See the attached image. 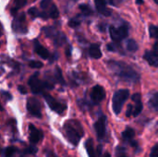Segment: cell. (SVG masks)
<instances>
[{
	"instance_id": "1",
	"label": "cell",
	"mask_w": 158,
	"mask_h": 157,
	"mask_svg": "<svg viewBox=\"0 0 158 157\" xmlns=\"http://www.w3.org/2000/svg\"><path fill=\"white\" fill-rule=\"evenodd\" d=\"M108 68L113 72V74L118 77L119 80L129 82V83H137L140 81L139 73L133 69L130 65L116 60H109L107 62Z\"/></svg>"
},
{
	"instance_id": "2",
	"label": "cell",
	"mask_w": 158,
	"mask_h": 157,
	"mask_svg": "<svg viewBox=\"0 0 158 157\" xmlns=\"http://www.w3.org/2000/svg\"><path fill=\"white\" fill-rule=\"evenodd\" d=\"M63 130H64V132L68 141L72 145H75V146L78 145L81 137L84 134L81 123L74 119H70L67 121L63 126Z\"/></svg>"
},
{
	"instance_id": "3",
	"label": "cell",
	"mask_w": 158,
	"mask_h": 157,
	"mask_svg": "<svg viewBox=\"0 0 158 157\" xmlns=\"http://www.w3.org/2000/svg\"><path fill=\"white\" fill-rule=\"evenodd\" d=\"M130 97V92L126 89H121L117 91L112 99V105H113V111L116 115H118L123 107L124 103L128 100Z\"/></svg>"
},
{
	"instance_id": "4",
	"label": "cell",
	"mask_w": 158,
	"mask_h": 157,
	"mask_svg": "<svg viewBox=\"0 0 158 157\" xmlns=\"http://www.w3.org/2000/svg\"><path fill=\"white\" fill-rule=\"evenodd\" d=\"M39 73H34L30 79H29V86L31 90V92L34 93V94H39V93H42L44 92V89H47L46 88V84H45V81H41L39 79Z\"/></svg>"
},
{
	"instance_id": "5",
	"label": "cell",
	"mask_w": 158,
	"mask_h": 157,
	"mask_svg": "<svg viewBox=\"0 0 158 157\" xmlns=\"http://www.w3.org/2000/svg\"><path fill=\"white\" fill-rule=\"evenodd\" d=\"M12 30L16 33L25 34L28 31V27L26 23V17L22 13L19 16H16L12 21Z\"/></svg>"
},
{
	"instance_id": "6",
	"label": "cell",
	"mask_w": 158,
	"mask_h": 157,
	"mask_svg": "<svg viewBox=\"0 0 158 157\" xmlns=\"http://www.w3.org/2000/svg\"><path fill=\"white\" fill-rule=\"evenodd\" d=\"M44 98L45 100V102L47 103L48 106L56 113L57 114H63L66 109H67V105L64 103H61L59 101H57L56 99H55L52 95L48 94V93H44Z\"/></svg>"
},
{
	"instance_id": "7",
	"label": "cell",
	"mask_w": 158,
	"mask_h": 157,
	"mask_svg": "<svg viewBox=\"0 0 158 157\" xmlns=\"http://www.w3.org/2000/svg\"><path fill=\"white\" fill-rule=\"evenodd\" d=\"M109 33L112 38V40L115 43H119L121 40L126 38L128 36V26L122 25L118 28H115L114 26H110L109 28Z\"/></svg>"
},
{
	"instance_id": "8",
	"label": "cell",
	"mask_w": 158,
	"mask_h": 157,
	"mask_svg": "<svg viewBox=\"0 0 158 157\" xmlns=\"http://www.w3.org/2000/svg\"><path fill=\"white\" fill-rule=\"evenodd\" d=\"M27 110L28 112L38 118H42V109H41V104L40 102L34 98V97H31L27 100Z\"/></svg>"
},
{
	"instance_id": "9",
	"label": "cell",
	"mask_w": 158,
	"mask_h": 157,
	"mask_svg": "<svg viewBox=\"0 0 158 157\" xmlns=\"http://www.w3.org/2000/svg\"><path fill=\"white\" fill-rule=\"evenodd\" d=\"M94 130L98 140H104L106 134V116H101L97 121L94 123Z\"/></svg>"
},
{
	"instance_id": "10",
	"label": "cell",
	"mask_w": 158,
	"mask_h": 157,
	"mask_svg": "<svg viewBox=\"0 0 158 157\" xmlns=\"http://www.w3.org/2000/svg\"><path fill=\"white\" fill-rule=\"evenodd\" d=\"M29 141L31 144L38 143L44 137V133L32 124L29 125Z\"/></svg>"
},
{
	"instance_id": "11",
	"label": "cell",
	"mask_w": 158,
	"mask_h": 157,
	"mask_svg": "<svg viewBox=\"0 0 158 157\" xmlns=\"http://www.w3.org/2000/svg\"><path fill=\"white\" fill-rule=\"evenodd\" d=\"M106 97L105 89L100 85H95L91 92V99L94 104H99Z\"/></svg>"
},
{
	"instance_id": "12",
	"label": "cell",
	"mask_w": 158,
	"mask_h": 157,
	"mask_svg": "<svg viewBox=\"0 0 158 157\" xmlns=\"http://www.w3.org/2000/svg\"><path fill=\"white\" fill-rule=\"evenodd\" d=\"M94 4H95V7H96V10L106 16V17H109L112 13L111 9H109L106 6V0H94Z\"/></svg>"
},
{
	"instance_id": "13",
	"label": "cell",
	"mask_w": 158,
	"mask_h": 157,
	"mask_svg": "<svg viewBox=\"0 0 158 157\" xmlns=\"http://www.w3.org/2000/svg\"><path fill=\"white\" fill-rule=\"evenodd\" d=\"M33 48H34V52L39 56H41L42 58L44 59H47L50 56L48 50L46 48H44L40 43L38 40H34L33 41Z\"/></svg>"
},
{
	"instance_id": "14",
	"label": "cell",
	"mask_w": 158,
	"mask_h": 157,
	"mask_svg": "<svg viewBox=\"0 0 158 157\" xmlns=\"http://www.w3.org/2000/svg\"><path fill=\"white\" fill-rule=\"evenodd\" d=\"M132 101L135 102V105L133 106V112H132V117H137L141 114V112L143 111V104L141 102V94L139 93H135L134 95H132L131 97Z\"/></svg>"
},
{
	"instance_id": "15",
	"label": "cell",
	"mask_w": 158,
	"mask_h": 157,
	"mask_svg": "<svg viewBox=\"0 0 158 157\" xmlns=\"http://www.w3.org/2000/svg\"><path fill=\"white\" fill-rule=\"evenodd\" d=\"M143 57L151 66L158 67V56H156L154 52L146 51V53L144 54Z\"/></svg>"
},
{
	"instance_id": "16",
	"label": "cell",
	"mask_w": 158,
	"mask_h": 157,
	"mask_svg": "<svg viewBox=\"0 0 158 157\" xmlns=\"http://www.w3.org/2000/svg\"><path fill=\"white\" fill-rule=\"evenodd\" d=\"M43 11H44V12L49 16V18L57 19V18L59 17V11H58L56 6L54 3H52L49 6H47V7H46L44 10H43Z\"/></svg>"
},
{
	"instance_id": "17",
	"label": "cell",
	"mask_w": 158,
	"mask_h": 157,
	"mask_svg": "<svg viewBox=\"0 0 158 157\" xmlns=\"http://www.w3.org/2000/svg\"><path fill=\"white\" fill-rule=\"evenodd\" d=\"M89 55L94 59H99L102 57V52L98 44H92L89 48Z\"/></svg>"
},
{
	"instance_id": "18",
	"label": "cell",
	"mask_w": 158,
	"mask_h": 157,
	"mask_svg": "<svg viewBox=\"0 0 158 157\" xmlns=\"http://www.w3.org/2000/svg\"><path fill=\"white\" fill-rule=\"evenodd\" d=\"M29 14L32 17V18H42L44 19H47L49 18V16L43 10H39L36 7H31L29 9Z\"/></svg>"
},
{
	"instance_id": "19",
	"label": "cell",
	"mask_w": 158,
	"mask_h": 157,
	"mask_svg": "<svg viewBox=\"0 0 158 157\" xmlns=\"http://www.w3.org/2000/svg\"><path fill=\"white\" fill-rule=\"evenodd\" d=\"M43 31L44 32V34L46 35V37L48 38H53L54 40L61 33L60 31H58L56 28L54 27H44L43 28Z\"/></svg>"
},
{
	"instance_id": "20",
	"label": "cell",
	"mask_w": 158,
	"mask_h": 157,
	"mask_svg": "<svg viewBox=\"0 0 158 157\" xmlns=\"http://www.w3.org/2000/svg\"><path fill=\"white\" fill-rule=\"evenodd\" d=\"M85 148H86V151L88 153L89 157H97V153L94 150V142H93L92 139H89V140L86 141V143H85Z\"/></svg>"
},
{
	"instance_id": "21",
	"label": "cell",
	"mask_w": 158,
	"mask_h": 157,
	"mask_svg": "<svg viewBox=\"0 0 158 157\" xmlns=\"http://www.w3.org/2000/svg\"><path fill=\"white\" fill-rule=\"evenodd\" d=\"M135 136V131L131 128H126V130L122 132V139L125 142H131Z\"/></svg>"
},
{
	"instance_id": "22",
	"label": "cell",
	"mask_w": 158,
	"mask_h": 157,
	"mask_svg": "<svg viewBox=\"0 0 158 157\" xmlns=\"http://www.w3.org/2000/svg\"><path fill=\"white\" fill-rule=\"evenodd\" d=\"M54 77H55V79H56V81L57 82H59V83L62 84V85H66L65 80H64V78H63V76H62V70H61V68H60L59 67H56V68Z\"/></svg>"
},
{
	"instance_id": "23",
	"label": "cell",
	"mask_w": 158,
	"mask_h": 157,
	"mask_svg": "<svg viewBox=\"0 0 158 157\" xmlns=\"http://www.w3.org/2000/svg\"><path fill=\"white\" fill-rule=\"evenodd\" d=\"M26 2H27V0H14V7L12 8L11 13L15 16V13L19 8H21L22 6H24L25 4H26Z\"/></svg>"
},
{
	"instance_id": "24",
	"label": "cell",
	"mask_w": 158,
	"mask_h": 157,
	"mask_svg": "<svg viewBox=\"0 0 158 157\" xmlns=\"http://www.w3.org/2000/svg\"><path fill=\"white\" fill-rule=\"evenodd\" d=\"M127 49L130 52H135V51H137L138 50V44H137V43L134 40L130 39L127 42Z\"/></svg>"
},
{
	"instance_id": "25",
	"label": "cell",
	"mask_w": 158,
	"mask_h": 157,
	"mask_svg": "<svg viewBox=\"0 0 158 157\" xmlns=\"http://www.w3.org/2000/svg\"><path fill=\"white\" fill-rule=\"evenodd\" d=\"M80 9H81V11L82 12V14L85 15V16H90V15L93 14L92 8L90 7V6H88V5H86V4H81V5H80Z\"/></svg>"
},
{
	"instance_id": "26",
	"label": "cell",
	"mask_w": 158,
	"mask_h": 157,
	"mask_svg": "<svg viewBox=\"0 0 158 157\" xmlns=\"http://www.w3.org/2000/svg\"><path fill=\"white\" fill-rule=\"evenodd\" d=\"M149 104H150V105H151L155 110H157L158 111V93H155V94L151 97V99H150V101H149Z\"/></svg>"
},
{
	"instance_id": "27",
	"label": "cell",
	"mask_w": 158,
	"mask_h": 157,
	"mask_svg": "<svg viewBox=\"0 0 158 157\" xmlns=\"http://www.w3.org/2000/svg\"><path fill=\"white\" fill-rule=\"evenodd\" d=\"M38 152V149L35 147V146H33V145H30V146H28L27 148H25L24 150H23V154H25V155H36V153Z\"/></svg>"
},
{
	"instance_id": "28",
	"label": "cell",
	"mask_w": 158,
	"mask_h": 157,
	"mask_svg": "<svg viewBox=\"0 0 158 157\" xmlns=\"http://www.w3.org/2000/svg\"><path fill=\"white\" fill-rule=\"evenodd\" d=\"M149 33L152 38H155V39L158 38V26L150 25L149 26Z\"/></svg>"
},
{
	"instance_id": "29",
	"label": "cell",
	"mask_w": 158,
	"mask_h": 157,
	"mask_svg": "<svg viewBox=\"0 0 158 157\" xmlns=\"http://www.w3.org/2000/svg\"><path fill=\"white\" fill-rule=\"evenodd\" d=\"M16 151H17V150H16V148H14V147H7V148H6V149L4 150V153H3L4 157H12L15 155Z\"/></svg>"
},
{
	"instance_id": "30",
	"label": "cell",
	"mask_w": 158,
	"mask_h": 157,
	"mask_svg": "<svg viewBox=\"0 0 158 157\" xmlns=\"http://www.w3.org/2000/svg\"><path fill=\"white\" fill-rule=\"evenodd\" d=\"M29 67L31 68H41L43 67V63L36 60H31L29 62Z\"/></svg>"
},
{
	"instance_id": "31",
	"label": "cell",
	"mask_w": 158,
	"mask_h": 157,
	"mask_svg": "<svg viewBox=\"0 0 158 157\" xmlns=\"http://www.w3.org/2000/svg\"><path fill=\"white\" fill-rule=\"evenodd\" d=\"M80 24H81V20H79L78 19H72L69 21V25L71 28H76L80 26Z\"/></svg>"
},
{
	"instance_id": "32",
	"label": "cell",
	"mask_w": 158,
	"mask_h": 157,
	"mask_svg": "<svg viewBox=\"0 0 158 157\" xmlns=\"http://www.w3.org/2000/svg\"><path fill=\"white\" fill-rule=\"evenodd\" d=\"M52 3H53V0H42V2H41V4H40L42 10H44V9H45L50 4H52Z\"/></svg>"
},
{
	"instance_id": "33",
	"label": "cell",
	"mask_w": 158,
	"mask_h": 157,
	"mask_svg": "<svg viewBox=\"0 0 158 157\" xmlns=\"http://www.w3.org/2000/svg\"><path fill=\"white\" fill-rule=\"evenodd\" d=\"M150 157H158V143L152 148Z\"/></svg>"
},
{
	"instance_id": "34",
	"label": "cell",
	"mask_w": 158,
	"mask_h": 157,
	"mask_svg": "<svg viewBox=\"0 0 158 157\" xmlns=\"http://www.w3.org/2000/svg\"><path fill=\"white\" fill-rule=\"evenodd\" d=\"M96 153H97V157H111V155L108 154V153H106L104 155H102V147L99 146L96 150Z\"/></svg>"
},
{
	"instance_id": "35",
	"label": "cell",
	"mask_w": 158,
	"mask_h": 157,
	"mask_svg": "<svg viewBox=\"0 0 158 157\" xmlns=\"http://www.w3.org/2000/svg\"><path fill=\"white\" fill-rule=\"evenodd\" d=\"M132 112H133V105H130L128 106V109H127V112H126V116H127L128 118L131 117V116H132Z\"/></svg>"
},
{
	"instance_id": "36",
	"label": "cell",
	"mask_w": 158,
	"mask_h": 157,
	"mask_svg": "<svg viewBox=\"0 0 158 157\" xmlns=\"http://www.w3.org/2000/svg\"><path fill=\"white\" fill-rule=\"evenodd\" d=\"M2 95L5 96V99H6V100H11V99H12V95H11L8 92L3 91V92H2Z\"/></svg>"
},
{
	"instance_id": "37",
	"label": "cell",
	"mask_w": 158,
	"mask_h": 157,
	"mask_svg": "<svg viewBox=\"0 0 158 157\" xmlns=\"http://www.w3.org/2000/svg\"><path fill=\"white\" fill-rule=\"evenodd\" d=\"M45 157H57V155L51 150H46L45 152Z\"/></svg>"
},
{
	"instance_id": "38",
	"label": "cell",
	"mask_w": 158,
	"mask_h": 157,
	"mask_svg": "<svg viewBox=\"0 0 158 157\" xmlns=\"http://www.w3.org/2000/svg\"><path fill=\"white\" fill-rule=\"evenodd\" d=\"M18 90H19V92L20 93H22V94H26V93H27V91H26V89H25L24 86L19 85V86H18Z\"/></svg>"
},
{
	"instance_id": "39",
	"label": "cell",
	"mask_w": 158,
	"mask_h": 157,
	"mask_svg": "<svg viewBox=\"0 0 158 157\" xmlns=\"http://www.w3.org/2000/svg\"><path fill=\"white\" fill-rule=\"evenodd\" d=\"M110 4L112 5H115V6H118L120 2H122V0H109Z\"/></svg>"
},
{
	"instance_id": "40",
	"label": "cell",
	"mask_w": 158,
	"mask_h": 157,
	"mask_svg": "<svg viewBox=\"0 0 158 157\" xmlns=\"http://www.w3.org/2000/svg\"><path fill=\"white\" fill-rule=\"evenodd\" d=\"M156 56H158V42H156L154 45V51H153Z\"/></svg>"
},
{
	"instance_id": "41",
	"label": "cell",
	"mask_w": 158,
	"mask_h": 157,
	"mask_svg": "<svg viewBox=\"0 0 158 157\" xmlns=\"http://www.w3.org/2000/svg\"><path fill=\"white\" fill-rule=\"evenodd\" d=\"M66 55H67L68 56H70V55H71V46H70V45H69V48L66 50Z\"/></svg>"
},
{
	"instance_id": "42",
	"label": "cell",
	"mask_w": 158,
	"mask_h": 157,
	"mask_svg": "<svg viewBox=\"0 0 158 157\" xmlns=\"http://www.w3.org/2000/svg\"><path fill=\"white\" fill-rule=\"evenodd\" d=\"M136 3H137L138 5H142V4L143 3V0H136Z\"/></svg>"
},
{
	"instance_id": "43",
	"label": "cell",
	"mask_w": 158,
	"mask_h": 157,
	"mask_svg": "<svg viewBox=\"0 0 158 157\" xmlns=\"http://www.w3.org/2000/svg\"><path fill=\"white\" fill-rule=\"evenodd\" d=\"M3 34V27H2V25H1V23H0V36Z\"/></svg>"
},
{
	"instance_id": "44",
	"label": "cell",
	"mask_w": 158,
	"mask_h": 157,
	"mask_svg": "<svg viewBox=\"0 0 158 157\" xmlns=\"http://www.w3.org/2000/svg\"><path fill=\"white\" fill-rule=\"evenodd\" d=\"M2 110H3V106H2V105L0 103V111H2Z\"/></svg>"
},
{
	"instance_id": "45",
	"label": "cell",
	"mask_w": 158,
	"mask_h": 157,
	"mask_svg": "<svg viewBox=\"0 0 158 157\" xmlns=\"http://www.w3.org/2000/svg\"><path fill=\"white\" fill-rule=\"evenodd\" d=\"M154 1H155V2H156V3L158 5V0H154Z\"/></svg>"
},
{
	"instance_id": "46",
	"label": "cell",
	"mask_w": 158,
	"mask_h": 157,
	"mask_svg": "<svg viewBox=\"0 0 158 157\" xmlns=\"http://www.w3.org/2000/svg\"><path fill=\"white\" fill-rule=\"evenodd\" d=\"M120 157H128V156H125V155H122V156H120Z\"/></svg>"
},
{
	"instance_id": "47",
	"label": "cell",
	"mask_w": 158,
	"mask_h": 157,
	"mask_svg": "<svg viewBox=\"0 0 158 157\" xmlns=\"http://www.w3.org/2000/svg\"><path fill=\"white\" fill-rule=\"evenodd\" d=\"M0 153H1V149H0Z\"/></svg>"
},
{
	"instance_id": "48",
	"label": "cell",
	"mask_w": 158,
	"mask_h": 157,
	"mask_svg": "<svg viewBox=\"0 0 158 157\" xmlns=\"http://www.w3.org/2000/svg\"><path fill=\"white\" fill-rule=\"evenodd\" d=\"M22 157H25V156H22Z\"/></svg>"
}]
</instances>
